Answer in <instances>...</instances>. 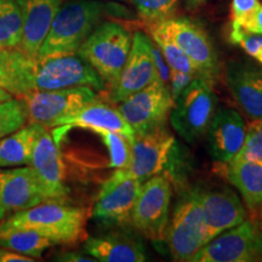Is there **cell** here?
<instances>
[{
  "mask_svg": "<svg viewBox=\"0 0 262 262\" xmlns=\"http://www.w3.org/2000/svg\"><path fill=\"white\" fill-rule=\"evenodd\" d=\"M86 212L84 209L49 199L0 221V232L32 229L55 244H73L85 237Z\"/></svg>",
  "mask_w": 262,
  "mask_h": 262,
  "instance_id": "obj_1",
  "label": "cell"
},
{
  "mask_svg": "<svg viewBox=\"0 0 262 262\" xmlns=\"http://www.w3.org/2000/svg\"><path fill=\"white\" fill-rule=\"evenodd\" d=\"M108 12L110 6L97 0L63 3L52 21L37 60L75 54Z\"/></svg>",
  "mask_w": 262,
  "mask_h": 262,
  "instance_id": "obj_2",
  "label": "cell"
},
{
  "mask_svg": "<svg viewBox=\"0 0 262 262\" xmlns=\"http://www.w3.org/2000/svg\"><path fill=\"white\" fill-rule=\"evenodd\" d=\"M133 37L117 22H103L86 38L77 54L89 63L107 85H112L129 57Z\"/></svg>",
  "mask_w": 262,
  "mask_h": 262,
  "instance_id": "obj_3",
  "label": "cell"
},
{
  "mask_svg": "<svg viewBox=\"0 0 262 262\" xmlns=\"http://www.w3.org/2000/svg\"><path fill=\"white\" fill-rule=\"evenodd\" d=\"M216 110L217 96L212 84L204 78H194L173 100L170 124L186 142L194 143L205 135Z\"/></svg>",
  "mask_w": 262,
  "mask_h": 262,
  "instance_id": "obj_4",
  "label": "cell"
},
{
  "mask_svg": "<svg viewBox=\"0 0 262 262\" xmlns=\"http://www.w3.org/2000/svg\"><path fill=\"white\" fill-rule=\"evenodd\" d=\"M171 195L170 179L158 173L142 182L131 211L130 224L155 243L165 241Z\"/></svg>",
  "mask_w": 262,
  "mask_h": 262,
  "instance_id": "obj_5",
  "label": "cell"
},
{
  "mask_svg": "<svg viewBox=\"0 0 262 262\" xmlns=\"http://www.w3.org/2000/svg\"><path fill=\"white\" fill-rule=\"evenodd\" d=\"M73 86H89L95 91H103L107 84L77 52L56 55L35 62L33 91L60 90Z\"/></svg>",
  "mask_w": 262,
  "mask_h": 262,
  "instance_id": "obj_6",
  "label": "cell"
},
{
  "mask_svg": "<svg viewBox=\"0 0 262 262\" xmlns=\"http://www.w3.org/2000/svg\"><path fill=\"white\" fill-rule=\"evenodd\" d=\"M262 228L244 220L211 239L194 255L192 262H261Z\"/></svg>",
  "mask_w": 262,
  "mask_h": 262,
  "instance_id": "obj_7",
  "label": "cell"
},
{
  "mask_svg": "<svg viewBox=\"0 0 262 262\" xmlns=\"http://www.w3.org/2000/svg\"><path fill=\"white\" fill-rule=\"evenodd\" d=\"M172 106L173 98L169 88L156 79L148 86L117 103V110L135 136H139L165 125Z\"/></svg>",
  "mask_w": 262,
  "mask_h": 262,
  "instance_id": "obj_8",
  "label": "cell"
},
{
  "mask_svg": "<svg viewBox=\"0 0 262 262\" xmlns=\"http://www.w3.org/2000/svg\"><path fill=\"white\" fill-rule=\"evenodd\" d=\"M165 242L175 261L192 262L206 244L202 211L193 193H187L175 206L168 222Z\"/></svg>",
  "mask_w": 262,
  "mask_h": 262,
  "instance_id": "obj_9",
  "label": "cell"
},
{
  "mask_svg": "<svg viewBox=\"0 0 262 262\" xmlns=\"http://www.w3.org/2000/svg\"><path fill=\"white\" fill-rule=\"evenodd\" d=\"M24 100L28 122L54 127L62 118L72 116L96 98L89 86H73L60 90L32 91L19 97Z\"/></svg>",
  "mask_w": 262,
  "mask_h": 262,
  "instance_id": "obj_10",
  "label": "cell"
},
{
  "mask_svg": "<svg viewBox=\"0 0 262 262\" xmlns=\"http://www.w3.org/2000/svg\"><path fill=\"white\" fill-rule=\"evenodd\" d=\"M155 25L187 55L199 75L212 84L217 75L219 61L211 39L204 29L185 17H169Z\"/></svg>",
  "mask_w": 262,
  "mask_h": 262,
  "instance_id": "obj_11",
  "label": "cell"
},
{
  "mask_svg": "<svg viewBox=\"0 0 262 262\" xmlns=\"http://www.w3.org/2000/svg\"><path fill=\"white\" fill-rule=\"evenodd\" d=\"M141 186L142 182L131 175L127 169H117L98 192L93 208V217L108 225L130 222L131 211Z\"/></svg>",
  "mask_w": 262,
  "mask_h": 262,
  "instance_id": "obj_12",
  "label": "cell"
},
{
  "mask_svg": "<svg viewBox=\"0 0 262 262\" xmlns=\"http://www.w3.org/2000/svg\"><path fill=\"white\" fill-rule=\"evenodd\" d=\"M158 79L152 54V39L142 32L133 35L129 57L116 81L110 86V97L119 103Z\"/></svg>",
  "mask_w": 262,
  "mask_h": 262,
  "instance_id": "obj_13",
  "label": "cell"
},
{
  "mask_svg": "<svg viewBox=\"0 0 262 262\" xmlns=\"http://www.w3.org/2000/svg\"><path fill=\"white\" fill-rule=\"evenodd\" d=\"M192 193L201 208L206 243L247 219L243 203L232 189L216 187Z\"/></svg>",
  "mask_w": 262,
  "mask_h": 262,
  "instance_id": "obj_14",
  "label": "cell"
},
{
  "mask_svg": "<svg viewBox=\"0 0 262 262\" xmlns=\"http://www.w3.org/2000/svg\"><path fill=\"white\" fill-rule=\"evenodd\" d=\"M175 137L165 125L135 136L131 142V158L127 171L141 182L158 175L169 163Z\"/></svg>",
  "mask_w": 262,
  "mask_h": 262,
  "instance_id": "obj_15",
  "label": "cell"
},
{
  "mask_svg": "<svg viewBox=\"0 0 262 262\" xmlns=\"http://www.w3.org/2000/svg\"><path fill=\"white\" fill-rule=\"evenodd\" d=\"M74 127L88 129L94 133L98 130L114 131V133H119L126 136L131 141L135 139V133L125 122L117 107L104 103L102 101H96V98L85 104L83 108H80L72 116L58 120L51 131L55 142L60 146L66 134Z\"/></svg>",
  "mask_w": 262,
  "mask_h": 262,
  "instance_id": "obj_16",
  "label": "cell"
},
{
  "mask_svg": "<svg viewBox=\"0 0 262 262\" xmlns=\"http://www.w3.org/2000/svg\"><path fill=\"white\" fill-rule=\"evenodd\" d=\"M28 165L37 176L47 199L63 201L68 194L64 185V166L60 147L49 129L44 130L35 141Z\"/></svg>",
  "mask_w": 262,
  "mask_h": 262,
  "instance_id": "obj_17",
  "label": "cell"
},
{
  "mask_svg": "<svg viewBox=\"0 0 262 262\" xmlns=\"http://www.w3.org/2000/svg\"><path fill=\"white\" fill-rule=\"evenodd\" d=\"M245 134L247 124L238 111L217 108L205 133L209 155L222 164L231 162L243 147Z\"/></svg>",
  "mask_w": 262,
  "mask_h": 262,
  "instance_id": "obj_18",
  "label": "cell"
},
{
  "mask_svg": "<svg viewBox=\"0 0 262 262\" xmlns=\"http://www.w3.org/2000/svg\"><path fill=\"white\" fill-rule=\"evenodd\" d=\"M225 80L242 112L250 120L262 118V64L251 61L229 62Z\"/></svg>",
  "mask_w": 262,
  "mask_h": 262,
  "instance_id": "obj_19",
  "label": "cell"
},
{
  "mask_svg": "<svg viewBox=\"0 0 262 262\" xmlns=\"http://www.w3.org/2000/svg\"><path fill=\"white\" fill-rule=\"evenodd\" d=\"M48 201L31 166L0 171V211H21Z\"/></svg>",
  "mask_w": 262,
  "mask_h": 262,
  "instance_id": "obj_20",
  "label": "cell"
},
{
  "mask_svg": "<svg viewBox=\"0 0 262 262\" xmlns=\"http://www.w3.org/2000/svg\"><path fill=\"white\" fill-rule=\"evenodd\" d=\"M22 12V39L18 49L37 60L55 16L66 0H16Z\"/></svg>",
  "mask_w": 262,
  "mask_h": 262,
  "instance_id": "obj_21",
  "label": "cell"
},
{
  "mask_svg": "<svg viewBox=\"0 0 262 262\" xmlns=\"http://www.w3.org/2000/svg\"><path fill=\"white\" fill-rule=\"evenodd\" d=\"M83 250L101 262H143L147 260L142 242L126 232H112L89 237L83 244Z\"/></svg>",
  "mask_w": 262,
  "mask_h": 262,
  "instance_id": "obj_22",
  "label": "cell"
},
{
  "mask_svg": "<svg viewBox=\"0 0 262 262\" xmlns=\"http://www.w3.org/2000/svg\"><path fill=\"white\" fill-rule=\"evenodd\" d=\"M35 62L18 48L0 49V88L16 97L32 93Z\"/></svg>",
  "mask_w": 262,
  "mask_h": 262,
  "instance_id": "obj_23",
  "label": "cell"
},
{
  "mask_svg": "<svg viewBox=\"0 0 262 262\" xmlns=\"http://www.w3.org/2000/svg\"><path fill=\"white\" fill-rule=\"evenodd\" d=\"M228 181L241 192L248 208L262 205V160L235 159L226 164Z\"/></svg>",
  "mask_w": 262,
  "mask_h": 262,
  "instance_id": "obj_24",
  "label": "cell"
},
{
  "mask_svg": "<svg viewBox=\"0 0 262 262\" xmlns=\"http://www.w3.org/2000/svg\"><path fill=\"white\" fill-rule=\"evenodd\" d=\"M47 129L40 124L28 123L0 139V169L28 165L35 141Z\"/></svg>",
  "mask_w": 262,
  "mask_h": 262,
  "instance_id": "obj_25",
  "label": "cell"
},
{
  "mask_svg": "<svg viewBox=\"0 0 262 262\" xmlns=\"http://www.w3.org/2000/svg\"><path fill=\"white\" fill-rule=\"evenodd\" d=\"M54 245L56 244L51 239L32 229H12L0 232V247L26 256L40 257L45 250Z\"/></svg>",
  "mask_w": 262,
  "mask_h": 262,
  "instance_id": "obj_26",
  "label": "cell"
},
{
  "mask_svg": "<svg viewBox=\"0 0 262 262\" xmlns=\"http://www.w3.org/2000/svg\"><path fill=\"white\" fill-rule=\"evenodd\" d=\"M22 12L16 0H0V49H16L22 39Z\"/></svg>",
  "mask_w": 262,
  "mask_h": 262,
  "instance_id": "obj_27",
  "label": "cell"
},
{
  "mask_svg": "<svg viewBox=\"0 0 262 262\" xmlns=\"http://www.w3.org/2000/svg\"><path fill=\"white\" fill-rule=\"evenodd\" d=\"M149 32L150 38H152V40L158 45L164 58H165L166 63L169 64V67L171 68V70L183 72V73L192 75V77L194 78L201 77L198 70H196L195 66L192 63V61L189 60L187 55H186L185 52H183L181 49H180L178 45L165 34V33L160 31L156 25L149 26Z\"/></svg>",
  "mask_w": 262,
  "mask_h": 262,
  "instance_id": "obj_28",
  "label": "cell"
},
{
  "mask_svg": "<svg viewBox=\"0 0 262 262\" xmlns=\"http://www.w3.org/2000/svg\"><path fill=\"white\" fill-rule=\"evenodd\" d=\"M110 153V165L114 169H126L131 158V141L119 133L108 130L95 131Z\"/></svg>",
  "mask_w": 262,
  "mask_h": 262,
  "instance_id": "obj_29",
  "label": "cell"
},
{
  "mask_svg": "<svg viewBox=\"0 0 262 262\" xmlns=\"http://www.w3.org/2000/svg\"><path fill=\"white\" fill-rule=\"evenodd\" d=\"M28 122V114L24 100L11 97L0 102V139L10 135Z\"/></svg>",
  "mask_w": 262,
  "mask_h": 262,
  "instance_id": "obj_30",
  "label": "cell"
},
{
  "mask_svg": "<svg viewBox=\"0 0 262 262\" xmlns=\"http://www.w3.org/2000/svg\"><path fill=\"white\" fill-rule=\"evenodd\" d=\"M146 24L155 25L171 17L180 0H130Z\"/></svg>",
  "mask_w": 262,
  "mask_h": 262,
  "instance_id": "obj_31",
  "label": "cell"
},
{
  "mask_svg": "<svg viewBox=\"0 0 262 262\" xmlns=\"http://www.w3.org/2000/svg\"><path fill=\"white\" fill-rule=\"evenodd\" d=\"M234 158L262 160V118L248 124L243 147Z\"/></svg>",
  "mask_w": 262,
  "mask_h": 262,
  "instance_id": "obj_32",
  "label": "cell"
},
{
  "mask_svg": "<svg viewBox=\"0 0 262 262\" xmlns=\"http://www.w3.org/2000/svg\"><path fill=\"white\" fill-rule=\"evenodd\" d=\"M260 0H232L231 24L239 25L260 6Z\"/></svg>",
  "mask_w": 262,
  "mask_h": 262,
  "instance_id": "obj_33",
  "label": "cell"
},
{
  "mask_svg": "<svg viewBox=\"0 0 262 262\" xmlns=\"http://www.w3.org/2000/svg\"><path fill=\"white\" fill-rule=\"evenodd\" d=\"M170 70H171V68H170ZM193 79H194V77L183 73V72L175 71V70L170 71V80H169L168 88L170 93H171V96L173 100H175V98L178 97L179 95L186 89V88H187V85L191 83Z\"/></svg>",
  "mask_w": 262,
  "mask_h": 262,
  "instance_id": "obj_34",
  "label": "cell"
},
{
  "mask_svg": "<svg viewBox=\"0 0 262 262\" xmlns=\"http://www.w3.org/2000/svg\"><path fill=\"white\" fill-rule=\"evenodd\" d=\"M152 54H153V58H155V66H156L157 75H158V79L168 86L169 80H170V71L171 70H170L169 64L166 63L165 58H164L162 51H160V49L158 48V45H157L153 40H152Z\"/></svg>",
  "mask_w": 262,
  "mask_h": 262,
  "instance_id": "obj_35",
  "label": "cell"
},
{
  "mask_svg": "<svg viewBox=\"0 0 262 262\" xmlns=\"http://www.w3.org/2000/svg\"><path fill=\"white\" fill-rule=\"evenodd\" d=\"M231 25L238 26V27H241L247 33L262 35V4H260V6H258L255 11L251 12V14L249 15L247 18H244L239 25Z\"/></svg>",
  "mask_w": 262,
  "mask_h": 262,
  "instance_id": "obj_36",
  "label": "cell"
},
{
  "mask_svg": "<svg viewBox=\"0 0 262 262\" xmlns=\"http://www.w3.org/2000/svg\"><path fill=\"white\" fill-rule=\"evenodd\" d=\"M34 258L26 256L16 251L9 250V249L0 248V262H33Z\"/></svg>",
  "mask_w": 262,
  "mask_h": 262,
  "instance_id": "obj_37",
  "label": "cell"
},
{
  "mask_svg": "<svg viewBox=\"0 0 262 262\" xmlns=\"http://www.w3.org/2000/svg\"><path fill=\"white\" fill-rule=\"evenodd\" d=\"M55 260L64 262H96V258L85 256V255H81L79 253H72V251L57 254Z\"/></svg>",
  "mask_w": 262,
  "mask_h": 262,
  "instance_id": "obj_38",
  "label": "cell"
},
{
  "mask_svg": "<svg viewBox=\"0 0 262 262\" xmlns=\"http://www.w3.org/2000/svg\"><path fill=\"white\" fill-rule=\"evenodd\" d=\"M206 0H186V6H187L188 9H196L199 8V6L204 4Z\"/></svg>",
  "mask_w": 262,
  "mask_h": 262,
  "instance_id": "obj_39",
  "label": "cell"
},
{
  "mask_svg": "<svg viewBox=\"0 0 262 262\" xmlns=\"http://www.w3.org/2000/svg\"><path fill=\"white\" fill-rule=\"evenodd\" d=\"M11 97H14V96H12L9 91L3 89V88H0V102H4V101L10 100Z\"/></svg>",
  "mask_w": 262,
  "mask_h": 262,
  "instance_id": "obj_40",
  "label": "cell"
},
{
  "mask_svg": "<svg viewBox=\"0 0 262 262\" xmlns=\"http://www.w3.org/2000/svg\"><path fill=\"white\" fill-rule=\"evenodd\" d=\"M3 219H4V215H3V214H2V211H0V221H2Z\"/></svg>",
  "mask_w": 262,
  "mask_h": 262,
  "instance_id": "obj_41",
  "label": "cell"
},
{
  "mask_svg": "<svg viewBox=\"0 0 262 262\" xmlns=\"http://www.w3.org/2000/svg\"><path fill=\"white\" fill-rule=\"evenodd\" d=\"M119 2H129V0H119Z\"/></svg>",
  "mask_w": 262,
  "mask_h": 262,
  "instance_id": "obj_42",
  "label": "cell"
}]
</instances>
